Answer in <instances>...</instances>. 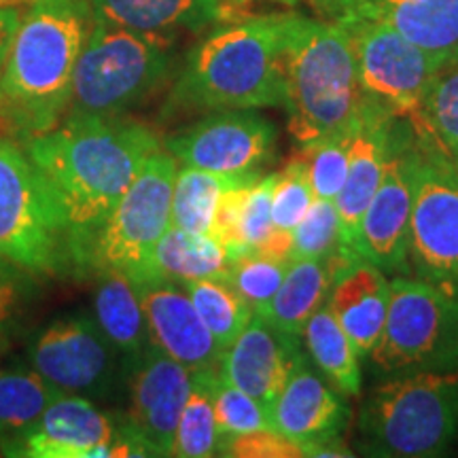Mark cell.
Returning a JSON list of instances; mask_svg holds the SVG:
<instances>
[{
	"instance_id": "1",
	"label": "cell",
	"mask_w": 458,
	"mask_h": 458,
	"mask_svg": "<svg viewBox=\"0 0 458 458\" xmlns=\"http://www.w3.org/2000/svg\"><path fill=\"white\" fill-rule=\"evenodd\" d=\"M60 206L71 270L91 272L96 240L142 164L159 148L148 125L130 117L77 119L21 140Z\"/></svg>"
},
{
	"instance_id": "2",
	"label": "cell",
	"mask_w": 458,
	"mask_h": 458,
	"mask_svg": "<svg viewBox=\"0 0 458 458\" xmlns=\"http://www.w3.org/2000/svg\"><path fill=\"white\" fill-rule=\"evenodd\" d=\"M96 24L91 0H34L21 13L0 72V125L17 142L54 130Z\"/></svg>"
},
{
	"instance_id": "3",
	"label": "cell",
	"mask_w": 458,
	"mask_h": 458,
	"mask_svg": "<svg viewBox=\"0 0 458 458\" xmlns=\"http://www.w3.org/2000/svg\"><path fill=\"white\" fill-rule=\"evenodd\" d=\"M289 13L233 17L187 54L164 114L270 108L284 102Z\"/></svg>"
},
{
	"instance_id": "4",
	"label": "cell",
	"mask_w": 458,
	"mask_h": 458,
	"mask_svg": "<svg viewBox=\"0 0 458 458\" xmlns=\"http://www.w3.org/2000/svg\"><path fill=\"white\" fill-rule=\"evenodd\" d=\"M357 57L346 28L289 13L284 102L297 148L318 145L354 123L363 106Z\"/></svg>"
},
{
	"instance_id": "5",
	"label": "cell",
	"mask_w": 458,
	"mask_h": 458,
	"mask_svg": "<svg viewBox=\"0 0 458 458\" xmlns=\"http://www.w3.org/2000/svg\"><path fill=\"white\" fill-rule=\"evenodd\" d=\"M172 43L170 37L131 30L96 15L62 122L125 117L151 100L172 74Z\"/></svg>"
},
{
	"instance_id": "6",
	"label": "cell",
	"mask_w": 458,
	"mask_h": 458,
	"mask_svg": "<svg viewBox=\"0 0 458 458\" xmlns=\"http://www.w3.org/2000/svg\"><path fill=\"white\" fill-rule=\"evenodd\" d=\"M363 448L374 456H439L458 437V371L388 376L359 414Z\"/></svg>"
},
{
	"instance_id": "7",
	"label": "cell",
	"mask_w": 458,
	"mask_h": 458,
	"mask_svg": "<svg viewBox=\"0 0 458 458\" xmlns=\"http://www.w3.org/2000/svg\"><path fill=\"white\" fill-rule=\"evenodd\" d=\"M0 257L30 274L71 270L60 206L11 136H0Z\"/></svg>"
},
{
	"instance_id": "8",
	"label": "cell",
	"mask_w": 458,
	"mask_h": 458,
	"mask_svg": "<svg viewBox=\"0 0 458 458\" xmlns=\"http://www.w3.org/2000/svg\"><path fill=\"white\" fill-rule=\"evenodd\" d=\"M369 359L382 376L458 371V297L428 280L394 278Z\"/></svg>"
},
{
	"instance_id": "9",
	"label": "cell",
	"mask_w": 458,
	"mask_h": 458,
	"mask_svg": "<svg viewBox=\"0 0 458 458\" xmlns=\"http://www.w3.org/2000/svg\"><path fill=\"white\" fill-rule=\"evenodd\" d=\"M176 157L159 147L119 198L91 255L94 272H123L134 284L151 276V257L172 225Z\"/></svg>"
},
{
	"instance_id": "10",
	"label": "cell",
	"mask_w": 458,
	"mask_h": 458,
	"mask_svg": "<svg viewBox=\"0 0 458 458\" xmlns=\"http://www.w3.org/2000/svg\"><path fill=\"white\" fill-rule=\"evenodd\" d=\"M410 261L422 280L458 297V170L435 136L416 134Z\"/></svg>"
},
{
	"instance_id": "11",
	"label": "cell",
	"mask_w": 458,
	"mask_h": 458,
	"mask_svg": "<svg viewBox=\"0 0 458 458\" xmlns=\"http://www.w3.org/2000/svg\"><path fill=\"white\" fill-rule=\"evenodd\" d=\"M337 24L346 28L352 41L365 94L408 119L418 136H435L425 122L422 105L442 66L427 51L380 21L346 17Z\"/></svg>"
},
{
	"instance_id": "12",
	"label": "cell",
	"mask_w": 458,
	"mask_h": 458,
	"mask_svg": "<svg viewBox=\"0 0 458 458\" xmlns=\"http://www.w3.org/2000/svg\"><path fill=\"white\" fill-rule=\"evenodd\" d=\"M416 131L405 117L393 125L385 174L365 210L351 250L386 274L410 272V227L414 208Z\"/></svg>"
},
{
	"instance_id": "13",
	"label": "cell",
	"mask_w": 458,
	"mask_h": 458,
	"mask_svg": "<svg viewBox=\"0 0 458 458\" xmlns=\"http://www.w3.org/2000/svg\"><path fill=\"white\" fill-rule=\"evenodd\" d=\"M32 369L64 394L105 399L122 380V354L91 317L49 323L28 346Z\"/></svg>"
},
{
	"instance_id": "14",
	"label": "cell",
	"mask_w": 458,
	"mask_h": 458,
	"mask_svg": "<svg viewBox=\"0 0 458 458\" xmlns=\"http://www.w3.org/2000/svg\"><path fill=\"white\" fill-rule=\"evenodd\" d=\"M278 131L257 108L208 113L189 128L165 139L176 162L191 168L246 174L259 172L274 157Z\"/></svg>"
},
{
	"instance_id": "15",
	"label": "cell",
	"mask_w": 458,
	"mask_h": 458,
	"mask_svg": "<svg viewBox=\"0 0 458 458\" xmlns=\"http://www.w3.org/2000/svg\"><path fill=\"white\" fill-rule=\"evenodd\" d=\"M123 380L130 388V414L123 425L147 444L151 456H172L176 427L191 391V371L151 344L140 357L125 363Z\"/></svg>"
},
{
	"instance_id": "16",
	"label": "cell",
	"mask_w": 458,
	"mask_h": 458,
	"mask_svg": "<svg viewBox=\"0 0 458 458\" xmlns=\"http://www.w3.org/2000/svg\"><path fill=\"white\" fill-rule=\"evenodd\" d=\"M270 420L278 433L300 444L306 456H352L342 444L348 425L346 401L308 368L306 359L272 403Z\"/></svg>"
},
{
	"instance_id": "17",
	"label": "cell",
	"mask_w": 458,
	"mask_h": 458,
	"mask_svg": "<svg viewBox=\"0 0 458 458\" xmlns=\"http://www.w3.org/2000/svg\"><path fill=\"white\" fill-rule=\"evenodd\" d=\"M117 427L91 399L60 394L32 428L3 444L4 454L30 458L114 456Z\"/></svg>"
},
{
	"instance_id": "18",
	"label": "cell",
	"mask_w": 458,
	"mask_h": 458,
	"mask_svg": "<svg viewBox=\"0 0 458 458\" xmlns=\"http://www.w3.org/2000/svg\"><path fill=\"white\" fill-rule=\"evenodd\" d=\"M331 21L360 17L391 26L445 68L458 62V0H323Z\"/></svg>"
},
{
	"instance_id": "19",
	"label": "cell",
	"mask_w": 458,
	"mask_h": 458,
	"mask_svg": "<svg viewBox=\"0 0 458 458\" xmlns=\"http://www.w3.org/2000/svg\"><path fill=\"white\" fill-rule=\"evenodd\" d=\"M145 312L148 340L189 371L219 368L223 348L210 334L181 283L151 278L136 284Z\"/></svg>"
},
{
	"instance_id": "20",
	"label": "cell",
	"mask_w": 458,
	"mask_h": 458,
	"mask_svg": "<svg viewBox=\"0 0 458 458\" xmlns=\"http://www.w3.org/2000/svg\"><path fill=\"white\" fill-rule=\"evenodd\" d=\"M303 359L300 335L284 334L253 314L242 334L223 351L219 371L270 411Z\"/></svg>"
},
{
	"instance_id": "21",
	"label": "cell",
	"mask_w": 458,
	"mask_h": 458,
	"mask_svg": "<svg viewBox=\"0 0 458 458\" xmlns=\"http://www.w3.org/2000/svg\"><path fill=\"white\" fill-rule=\"evenodd\" d=\"M397 117L399 114H394L391 108L365 94L357 117V130L352 136L351 156H348V174L340 196L335 198L342 223V242L348 250L385 174L393 125Z\"/></svg>"
},
{
	"instance_id": "22",
	"label": "cell",
	"mask_w": 458,
	"mask_h": 458,
	"mask_svg": "<svg viewBox=\"0 0 458 458\" xmlns=\"http://www.w3.org/2000/svg\"><path fill=\"white\" fill-rule=\"evenodd\" d=\"M388 301L391 280L386 272L342 246L327 306L360 357H369L376 346L385 327Z\"/></svg>"
},
{
	"instance_id": "23",
	"label": "cell",
	"mask_w": 458,
	"mask_h": 458,
	"mask_svg": "<svg viewBox=\"0 0 458 458\" xmlns=\"http://www.w3.org/2000/svg\"><path fill=\"white\" fill-rule=\"evenodd\" d=\"M96 15L131 30L176 38L238 17L227 0H91Z\"/></svg>"
},
{
	"instance_id": "24",
	"label": "cell",
	"mask_w": 458,
	"mask_h": 458,
	"mask_svg": "<svg viewBox=\"0 0 458 458\" xmlns=\"http://www.w3.org/2000/svg\"><path fill=\"white\" fill-rule=\"evenodd\" d=\"M340 250L327 259H291L276 295L255 314L284 334L301 337L312 314L327 303Z\"/></svg>"
},
{
	"instance_id": "25",
	"label": "cell",
	"mask_w": 458,
	"mask_h": 458,
	"mask_svg": "<svg viewBox=\"0 0 458 458\" xmlns=\"http://www.w3.org/2000/svg\"><path fill=\"white\" fill-rule=\"evenodd\" d=\"M232 261V253L215 233H196L170 225L153 250L148 280H227Z\"/></svg>"
},
{
	"instance_id": "26",
	"label": "cell",
	"mask_w": 458,
	"mask_h": 458,
	"mask_svg": "<svg viewBox=\"0 0 458 458\" xmlns=\"http://www.w3.org/2000/svg\"><path fill=\"white\" fill-rule=\"evenodd\" d=\"M94 318L125 363L151 346L139 289L128 274L100 272L94 293Z\"/></svg>"
},
{
	"instance_id": "27",
	"label": "cell",
	"mask_w": 458,
	"mask_h": 458,
	"mask_svg": "<svg viewBox=\"0 0 458 458\" xmlns=\"http://www.w3.org/2000/svg\"><path fill=\"white\" fill-rule=\"evenodd\" d=\"M306 351L317 368L329 377L331 385L346 397L360 393V354L329 306H320L301 331Z\"/></svg>"
},
{
	"instance_id": "28",
	"label": "cell",
	"mask_w": 458,
	"mask_h": 458,
	"mask_svg": "<svg viewBox=\"0 0 458 458\" xmlns=\"http://www.w3.org/2000/svg\"><path fill=\"white\" fill-rule=\"evenodd\" d=\"M255 174H261V170L246 172V174H219V172L182 165V170L176 172L174 196H172V227L213 233L216 210L225 191Z\"/></svg>"
},
{
	"instance_id": "29",
	"label": "cell",
	"mask_w": 458,
	"mask_h": 458,
	"mask_svg": "<svg viewBox=\"0 0 458 458\" xmlns=\"http://www.w3.org/2000/svg\"><path fill=\"white\" fill-rule=\"evenodd\" d=\"M60 394L38 371L0 369V445L37 425Z\"/></svg>"
},
{
	"instance_id": "30",
	"label": "cell",
	"mask_w": 458,
	"mask_h": 458,
	"mask_svg": "<svg viewBox=\"0 0 458 458\" xmlns=\"http://www.w3.org/2000/svg\"><path fill=\"white\" fill-rule=\"evenodd\" d=\"M219 368L191 371V391L176 427L172 456L206 458L219 456L221 435L215 416V377Z\"/></svg>"
},
{
	"instance_id": "31",
	"label": "cell",
	"mask_w": 458,
	"mask_h": 458,
	"mask_svg": "<svg viewBox=\"0 0 458 458\" xmlns=\"http://www.w3.org/2000/svg\"><path fill=\"white\" fill-rule=\"evenodd\" d=\"M181 284L223 351L242 334L249 320L253 318L255 310L250 303L244 301L227 280H187Z\"/></svg>"
},
{
	"instance_id": "32",
	"label": "cell",
	"mask_w": 458,
	"mask_h": 458,
	"mask_svg": "<svg viewBox=\"0 0 458 458\" xmlns=\"http://www.w3.org/2000/svg\"><path fill=\"white\" fill-rule=\"evenodd\" d=\"M354 130H357V119L346 130L320 140L318 145L300 148V156L306 162L314 198L334 199L335 202V198L340 196L348 174V156H351Z\"/></svg>"
},
{
	"instance_id": "33",
	"label": "cell",
	"mask_w": 458,
	"mask_h": 458,
	"mask_svg": "<svg viewBox=\"0 0 458 458\" xmlns=\"http://www.w3.org/2000/svg\"><path fill=\"white\" fill-rule=\"evenodd\" d=\"M213 399L216 427H219L221 435V445L225 444L227 439L238 437V435L274 428L270 420V411L263 408L259 401L250 397L249 393H244L242 388L232 385L219 369H216L215 377ZM274 431H276V428H274Z\"/></svg>"
},
{
	"instance_id": "34",
	"label": "cell",
	"mask_w": 458,
	"mask_h": 458,
	"mask_svg": "<svg viewBox=\"0 0 458 458\" xmlns=\"http://www.w3.org/2000/svg\"><path fill=\"white\" fill-rule=\"evenodd\" d=\"M289 266L291 261L286 259H276V257L250 250L232 261L227 283L244 301L250 303L253 310H257L276 295Z\"/></svg>"
},
{
	"instance_id": "35",
	"label": "cell",
	"mask_w": 458,
	"mask_h": 458,
	"mask_svg": "<svg viewBox=\"0 0 458 458\" xmlns=\"http://www.w3.org/2000/svg\"><path fill=\"white\" fill-rule=\"evenodd\" d=\"M342 246V223L335 202L317 198L293 229L291 259H327Z\"/></svg>"
},
{
	"instance_id": "36",
	"label": "cell",
	"mask_w": 458,
	"mask_h": 458,
	"mask_svg": "<svg viewBox=\"0 0 458 458\" xmlns=\"http://www.w3.org/2000/svg\"><path fill=\"white\" fill-rule=\"evenodd\" d=\"M276 179L278 172L263 174L261 179L249 189V196H246V202L242 206V213H240L236 225V236H233V244L232 249H229L233 259L259 249V246L267 240V236L274 232L272 193L274 185H276Z\"/></svg>"
},
{
	"instance_id": "37",
	"label": "cell",
	"mask_w": 458,
	"mask_h": 458,
	"mask_svg": "<svg viewBox=\"0 0 458 458\" xmlns=\"http://www.w3.org/2000/svg\"><path fill=\"white\" fill-rule=\"evenodd\" d=\"M314 191L308 179L306 162L301 156L291 159L278 172L276 185L272 193V221L276 229L293 232L300 221L306 216L308 208L314 202Z\"/></svg>"
},
{
	"instance_id": "38",
	"label": "cell",
	"mask_w": 458,
	"mask_h": 458,
	"mask_svg": "<svg viewBox=\"0 0 458 458\" xmlns=\"http://www.w3.org/2000/svg\"><path fill=\"white\" fill-rule=\"evenodd\" d=\"M425 122L452 153L458 148V62L442 68L425 96Z\"/></svg>"
},
{
	"instance_id": "39",
	"label": "cell",
	"mask_w": 458,
	"mask_h": 458,
	"mask_svg": "<svg viewBox=\"0 0 458 458\" xmlns=\"http://www.w3.org/2000/svg\"><path fill=\"white\" fill-rule=\"evenodd\" d=\"M221 456H238V458H295L306 456L300 444L293 439L284 437L283 433L266 428V431H255L238 435V437L227 439L221 445Z\"/></svg>"
},
{
	"instance_id": "40",
	"label": "cell",
	"mask_w": 458,
	"mask_h": 458,
	"mask_svg": "<svg viewBox=\"0 0 458 458\" xmlns=\"http://www.w3.org/2000/svg\"><path fill=\"white\" fill-rule=\"evenodd\" d=\"M20 297V267L0 257V325L13 312Z\"/></svg>"
},
{
	"instance_id": "41",
	"label": "cell",
	"mask_w": 458,
	"mask_h": 458,
	"mask_svg": "<svg viewBox=\"0 0 458 458\" xmlns=\"http://www.w3.org/2000/svg\"><path fill=\"white\" fill-rule=\"evenodd\" d=\"M20 20L21 11L17 7H0V72H3L4 62H7L11 43H13Z\"/></svg>"
},
{
	"instance_id": "42",
	"label": "cell",
	"mask_w": 458,
	"mask_h": 458,
	"mask_svg": "<svg viewBox=\"0 0 458 458\" xmlns=\"http://www.w3.org/2000/svg\"><path fill=\"white\" fill-rule=\"evenodd\" d=\"M229 4H233V7H240V4H249V3H255V0H227ZM274 3H283V4H297L301 3V0H274Z\"/></svg>"
},
{
	"instance_id": "43",
	"label": "cell",
	"mask_w": 458,
	"mask_h": 458,
	"mask_svg": "<svg viewBox=\"0 0 458 458\" xmlns=\"http://www.w3.org/2000/svg\"><path fill=\"white\" fill-rule=\"evenodd\" d=\"M3 344H4V334H3V327H0V348H3Z\"/></svg>"
},
{
	"instance_id": "44",
	"label": "cell",
	"mask_w": 458,
	"mask_h": 458,
	"mask_svg": "<svg viewBox=\"0 0 458 458\" xmlns=\"http://www.w3.org/2000/svg\"><path fill=\"white\" fill-rule=\"evenodd\" d=\"M450 156H452V157H454V162L458 164V148H454V151H452V153H450Z\"/></svg>"
},
{
	"instance_id": "45",
	"label": "cell",
	"mask_w": 458,
	"mask_h": 458,
	"mask_svg": "<svg viewBox=\"0 0 458 458\" xmlns=\"http://www.w3.org/2000/svg\"><path fill=\"white\" fill-rule=\"evenodd\" d=\"M320 3H323V0H312V4H314V7H318Z\"/></svg>"
},
{
	"instance_id": "46",
	"label": "cell",
	"mask_w": 458,
	"mask_h": 458,
	"mask_svg": "<svg viewBox=\"0 0 458 458\" xmlns=\"http://www.w3.org/2000/svg\"><path fill=\"white\" fill-rule=\"evenodd\" d=\"M456 170H458V164H456Z\"/></svg>"
}]
</instances>
